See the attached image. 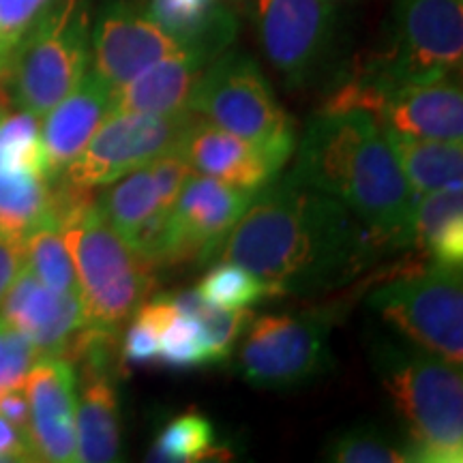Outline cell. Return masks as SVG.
Masks as SVG:
<instances>
[{
    "label": "cell",
    "mask_w": 463,
    "mask_h": 463,
    "mask_svg": "<svg viewBox=\"0 0 463 463\" xmlns=\"http://www.w3.org/2000/svg\"><path fill=\"white\" fill-rule=\"evenodd\" d=\"M389 249L339 200L283 178L253 194L213 258L251 270L277 298L316 297L367 273Z\"/></svg>",
    "instance_id": "6da1fadb"
},
{
    "label": "cell",
    "mask_w": 463,
    "mask_h": 463,
    "mask_svg": "<svg viewBox=\"0 0 463 463\" xmlns=\"http://www.w3.org/2000/svg\"><path fill=\"white\" fill-rule=\"evenodd\" d=\"M294 150L288 183L339 200L392 247L410 245L416 195L372 114L320 109Z\"/></svg>",
    "instance_id": "7a4b0ae2"
},
{
    "label": "cell",
    "mask_w": 463,
    "mask_h": 463,
    "mask_svg": "<svg viewBox=\"0 0 463 463\" xmlns=\"http://www.w3.org/2000/svg\"><path fill=\"white\" fill-rule=\"evenodd\" d=\"M461 61V0H395L384 48L363 61L322 109L373 114L382 97L405 86L453 78Z\"/></svg>",
    "instance_id": "3957f363"
},
{
    "label": "cell",
    "mask_w": 463,
    "mask_h": 463,
    "mask_svg": "<svg viewBox=\"0 0 463 463\" xmlns=\"http://www.w3.org/2000/svg\"><path fill=\"white\" fill-rule=\"evenodd\" d=\"M375 378L391 399L405 442L422 463L463 459L461 367L422 347L378 339L369 352Z\"/></svg>",
    "instance_id": "277c9868"
},
{
    "label": "cell",
    "mask_w": 463,
    "mask_h": 463,
    "mask_svg": "<svg viewBox=\"0 0 463 463\" xmlns=\"http://www.w3.org/2000/svg\"><path fill=\"white\" fill-rule=\"evenodd\" d=\"M52 213L78 277L86 326L118 333L155 288V269L103 219L90 194L61 187Z\"/></svg>",
    "instance_id": "5b68a950"
},
{
    "label": "cell",
    "mask_w": 463,
    "mask_h": 463,
    "mask_svg": "<svg viewBox=\"0 0 463 463\" xmlns=\"http://www.w3.org/2000/svg\"><path fill=\"white\" fill-rule=\"evenodd\" d=\"M191 112L251 142L281 167L297 148V129L251 56L222 52L202 75Z\"/></svg>",
    "instance_id": "8992f818"
},
{
    "label": "cell",
    "mask_w": 463,
    "mask_h": 463,
    "mask_svg": "<svg viewBox=\"0 0 463 463\" xmlns=\"http://www.w3.org/2000/svg\"><path fill=\"white\" fill-rule=\"evenodd\" d=\"M90 65V0H56L24 34L7 75L15 106L43 118Z\"/></svg>",
    "instance_id": "52a82bcc"
},
{
    "label": "cell",
    "mask_w": 463,
    "mask_h": 463,
    "mask_svg": "<svg viewBox=\"0 0 463 463\" xmlns=\"http://www.w3.org/2000/svg\"><path fill=\"white\" fill-rule=\"evenodd\" d=\"M335 317V305L251 317L236 354L241 378L264 391L298 389L317 380L333 367Z\"/></svg>",
    "instance_id": "ba28073f"
},
{
    "label": "cell",
    "mask_w": 463,
    "mask_h": 463,
    "mask_svg": "<svg viewBox=\"0 0 463 463\" xmlns=\"http://www.w3.org/2000/svg\"><path fill=\"white\" fill-rule=\"evenodd\" d=\"M367 303L414 345L444 361L463 363L461 269L427 262L405 266L372 289Z\"/></svg>",
    "instance_id": "9c48e42d"
},
{
    "label": "cell",
    "mask_w": 463,
    "mask_h": 463,
    "mask_svg": "<svg viewBox=\"0 0 463 463\" xmlns=\"http://www.w3.org/2000/svg\"><path fill=\"white\" fill-rule=\"evenodd\" d=\"M194 112L140 114L109 112L82 153L61 174V187L80 194L106 187L131 170L148 165L181 146L194 123Z\"/></svg>",
    "instance_id": "30bf717a"
},
{
    "label": "cell",
    "mask_w": 463,
    "mask_h": 463,
    "mask_svg": "<svg viewBox=\"0 0 463 463\" xmlns=\"http://www.w3.org/2000/svg\"><path fill=\"white\" fill-rule=\"evenodd\" d=\"M266 61L289 86L317 78L331 56L337 14L331 0H242Z\"/></svg>",
    "instance_id": "8fae6325"
},
{
    "label": "cell",
    "mask_w": 463,
    "mask_h": 463,
    "mask_svg": "<svg viewBox=\"0 0 463 463\" xmlns=\"http://www.w3.org/2000/svg\"><path fill=\"white\" fill-rule=\"evenodd\" d=\"M178 48L146 9L109 0L90 26V71L116 92Z\"/></svg>",
    "instance_id": "7c38bea8"
},
{
    "label": "cell",
    "mask_w": 463,
    "mask_h": 463,
    "mask_svg": "<svg viewBox=\"0 0 463 463\" xmlns=\"http://www.w3.org/2000/svg\"><path fill=\"white\" fill-rule=\"evenodd\" d=\"M253 191L194 172L170 208L165 266L213 260L228 232L242 217Z\"/></svg>",
    "instance_id": "4fadbf2b"
},
{
    "label": "cell",
    "mask_w": 463,
    "mask_h": 463,
    "mask_svg": "<svg viewBox=\"0 0 463 463\" xmlns=\"http://www.w3.org/2000/svg\"><path fill=\"white\" fill-rule=\"evenodd\" d=\"M24 392L31 408V436L37 461H78L75 433V397L78 372L62 356H39L24 378Z\"/></svg>",
    "instance_id": "5bb4252c"
},
{
    "label": "cell",
    "mask_w": 463,
    "mask_h": 463,
    "mask_svg": "<svg viewBox=\"0 0 463 463\" xmlns=\"http://www.w3.org/2000/svg\"><path fill=\"white\" fill-rule=\"evenodd\" d=\"M0 320L31 339L39 356H62L86 326L82 300L43 286L24 264L0 305Z\"/></svg>",
    "instance_id": "9a60e30c"
},
{
    "label": "cell",
    "mask_w": 463,
    "mask_h": 463,
    "mask_svg": "<svg viewBox=\"0 0 463 463\" xmlns=\"http://www.w3.org/2000/svg\"><path fill=\"white\" fill-rule=\"evenodd\" d=\"M380 129L425 140H463V92L459 80L405 86L382 97L373 109Z\"/></svg>",
    "instance_id": "2e32d148"
},
{
    "label": "cell",
    "mask_w": 463,
    "mask_h": 463,
    "mask_svg": "<svg viewBox=\"0 0 463 463\" xmlns=\"http://www.w3.org/2000/svg\"><path fill=\"white\" fill-rule=\"evenodd\" d=\"M112 106L114 90L89 69L82 82L43 116L42 144L52 183L82 153Z\"/></svg>",
    "instance_id": "e0dca14e"
},
{
    "label": "cell",
    "mask_w": 463,
    "mask_h": 463,
    "mask_svg": "<svg viewBox=\"0 0 463 463\" xmlns=\"http://www.w3.org/2000/svg\"><path fill=\"white\" fill-rule=\"evenodd\" d=\"M211 52L181 45L146 71L114 92L112 112L178 114L191 112L195 89L206 67L215 61Z\"/></svg>",
    "instance_id": "ac0fdd59"
},
{
    "label": "cell",
    "mask_w": 463,
    "mask_h": 463,
    "mask_svg": "<svg viewBox=\"0 0 463 463\" xmlns=\"http://www.w3.org/2000/svg\"><path fill=\"white\" fill-rule=\"evenodd\" d=\"M181 153L194 172L247 191H260L273 183L279 170L251 142L195 114L181 142Z\"/></svg>",
    "instance_id": "d6986e66"
},
{
    "label": "cell",
    "mask_w": 463,
    "mask_h": 463,
    "mask_svg": "<svg viewBox=\"0 0 463 463\" xmlns=\"http://www.w3.org/2000/svg\"><path fill=\"white\" fill-rule=\"evenodd\" d=\"M144 9L181 45L219 56L234 39L236 17L225 0H148Z\"/></svg>",
    "instance_id": "ffe728a7"
},
{
    "label": "cell",
    "mask_w": 463,
    "mask_h": 463,
    "mask_svg": "<svg viewBox=\"0 0 463 463\" xmlns=\"http://www.w3.org/2000/svg\"><path fill=\"white\" fill-rule=\"evenodd\" d=\"M427 262L461 269L463 262V184L416 198L412 241Z\"/></svg>",
    "instance_id": "44dd1931"
},
{
    "label": "cell",
    "mask_w": 463,
    "mask_h": 463,
    "mask_svg": "<svg viewBox=\"0 0 463 463\" xmlns=\"http://www.w3.org/2000/svg\"><path fill=\"white\" fill-rule=\"evenodd\" d=\"M386 142L395 153L405 181L414 195L433 194V191L463 184V146L461 142L425 140V137L399 136L384 131Z\"/></svg>",
    "instance_id": "7402d4cb"
},
{
    "label": "cell",
    "mask_w": 463,
    "mask_h": 463,
    "mask_svg": "<svg viewBox=\"0 0 463 463\" xmlns=\"http://www.w3.org/2000/svg\"><path fill=\"white\" fill-rule=\"evenodd\" d=\"M52 206L54 191L45 174L0 164V230L24 239Z\"/></svg>",
    "instance_id": "603a6c76"
},
{
    "label": "cell",
    "mask_w": 463,
    "mask_h": 463,
    "mask_svg": "<svg viewBox=\"0 0 463 463\" xmlns=\"http://www.w3.org/2000/svg\"><path fill=\"white\" fill-rule=\"evenodd\" d=\"M103 219L127 241L146 219L167 208L161 202L157 183L148 165L131 170L125 176L106 184V191L95 200Z\"/></svg>",
    "instance_id": "cb8c5ba5"
},
{
    "label": "cell",
    "mask_w": 463,
    "mask_h": 463,
    "mask_svg": "<svg viewBox=\"0 0 463 463\" xmlns=\"http://www.w3.org/2000/svg\"><path fill=\"white\" fill-rule=\"evenodd\" d=\"M24 264L43 286L80 298L78 277L54 213L24 236Z\"/></svg>",
    "instance_id": "d4e9b609"
},
{
    "label": "cell",
    "mask_w": 463,
    "mask_h": 463,
    "mask_svg": "<svg viewBox=\"0 0 463 463\" xmlns=\"http://www.w3.org/2000/svg\"><path fill=\"white\" fill-rule=\"evenodd\" d=\"M172 305L184 316L194 317L200 324L211 350L213 364H223L230 361L236 341L245 333L247 324L253 314L247 309H225L215 303L202 298L198 289H184V292L170 294Z\"/></svg>",
    "instance_id": "484cf974"
},
{
    "label": "cell",
    "mask_w": 463,
    "mask_h": 463,
    "mask_svg": "<svg viewBox=\"0 0 463 463\" xmlns=\"http://www.w3.org/2000/svg\"><path fill=\"white\" fill-rule=\"evenodd\" d=\"M328 461L337 463H412L414 453L405 438L392 436L380 425L350 427L331 438L326 450Z\"/></svg>",
    "instance_id": "4316f807"
},
{
    "label": "cell",
    "mask_w": 463,
    "mask_h": 463,
    "mask_svg": "<svg viewBox=\"0 0 463 463\" xmlns=\"http://www.w3.org/2000/svg\"><path fill=\"white\" fill-rule=\"evenodd\" d=\"M215 447V427L200 412H187L167 422L148 450V461L187 463L206 461Z\"/></svg>",
    "instance_id": "83f0119b"
},
{
    "label": "cell",
    "mask_w": 463,
    "mask_h": 463,
    "mask_svg": "<svg viewBox=\"0 0 463 463\" xmlns=\"http://www.w3.org/2000/svg\"><path fill=\"white\" fill-rule=\"evenodd\" d=\"M195 289L208 303L225 309H249L264 300L277 298L269 283L234 262H217Z\"/></svg>",
    "instance_id": "f1b7e54d"
},
{
    "label": "cell",
    "mask_w": 463,
    "mask_h": 463,
    "mask_svg": "<svg viewBox=\"0 0 463 463\" xmlns=\"http://www.w3.org/2000/svg\"><path fill=\"white\" fill-rule=\"evenodd\" d=\"M174 314L170 294H161L153 300H144L140 309L129 317V326L123 337L120 356L129 367H148L157 364L159 358V333Z\"/></svg>",
    "instance_id": "f546056e"
},
{
    "label": "cell",
    "mask_w": 463,
    "mask_h": 463,
    "mask_svg": "<svg viewBox=\"0 0 463 463\" xmlns=\"http://www.w3.org/2000/svg\"><path fill=\"white\" fill-rule=\"evenodd\" d=\"M39 120V116L26 109L0 112V164L26 167L48 176Z\"/></svg>",
    "instance_id": "4dcf8cb0"
},
{
    "label": "cell",
    "mask_w": 463,
    "mask_h": 463,
    "mask_svg": "<svg viewBox=\"0 0 463 463\" xmlns=\"http://www.w3.org/2000/svg\"><path fill=\"white\" fill-rule=\"evenodd\" d=\"M157 364L167 369L213 367L204 331L194 317L181 314L176 307L159 333Z\"/></svg>",
    "instance_id": "1f68e13d"
},
{
    "label": "cell",
    "mask_w": 463,
    "mask_h": 463,
    "mask_svg": "<svg viewBox=\"0 0 463 463\" xmlns=\"http://www.w3.org/2000/svg\"><path fill=\"white\" fill-rule=\"evenodd\" d=\"M56 0H0V73L7 75L9 62L24 34Z\"/></svg>",
    "instance_id": "d6a6232c"
},
{
    "label": "cell",
    "mask_w": 463,
    "mask_h": 463,
    "mask_svg": "<svg viewBox=\"0 0 463 463\" xmlns=\"http://www.w3.org/2000/svg\"><path fill=\"white\" fill-rule=\"evenodd\" d=\"M148 167L150 172H153L155 183H157L161 202H164V206L172 208L174 200L178 198L184 183H187L191 174H194V167L189 165L187 159H184L181 148H174L170 153L161 155V157L150 161Z\"/></svg>",
    "instance_id": "836d02e7"
},
{
    "label": "cell",
    "mask_w": 463,
    "mask_h": 463,
    "mask_svg": "<svg viewBox=\"0 0 463 463\" xmlns=\"http://www.w3.org/2000/svg\"><path fill=\"white\" fill-rule=\"evenodd\" d=\"M24 266V239L0 230V305Z\"/></svg>",
    "instance_id": "e575fe53"
},
{
    "label": "cell",
    "mask_w": 463,
    "mask_h": 463,
    "mask_svg": "<svg viewBox=\"0 0 463 463\" xmlns=\"http://www.w3.org/2000/svg\"><path fill=\"white\" fill-rule=\"evenodd\" d=\"M37 461L28 433L20 431L0 416V463Z\"/></svg>",
    "instance_id": "d590c367"
},
{
    "label": "cell",
    "mask_w": 463,
    "mask_h": 463,
    "mask_svg": "<svg viewBox=\"0 0 463 463\" xmlns=\"http://www.w3.org/2000/svg\"><path fill=\"white\" fill-rule=\"evenodd\" d=\"M0 416L9 420L11 425L20 431L28 433V422H31V408H28V397L24 386H11V389H0ZM31 438V436H28Z\"/></svg>",
    "instance_id": "8d00e7d4"
},
{
    "label": "cell",
    "mask_w": 463,
    "mask_h": 463,
    "mask_svg": "<svg viewBox=\"0 0 463 463\" xmlns=\"http://www.w3.org/2000/svg\"><path fill=\"white\" fill-rule=\"evenodd\" d=\"M331 3H335V5H337V3H344V0H331Z\"/></svg>",
    "instance_id": "74e56055"
},
{
    "label": "cell",
    "mask_w": 463,
    "mask_h": 463,
    "mask_svg": "<svg viewBox=\"0 0 463 463\" xmlns=\"http://www.w3.org/2000/svg\"><path fill=\"white\" fill-rule=\"evenodd\" d=\"M0 78H3V73H0Z\"/></svg>",
    "instance_id": "f35d334b"
}]
</instances>
